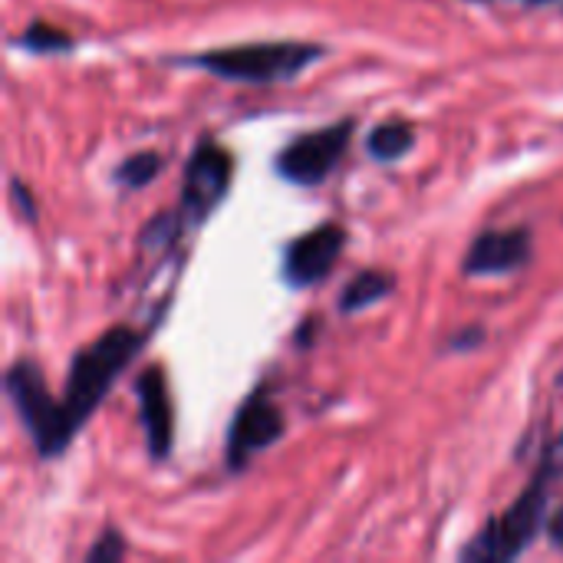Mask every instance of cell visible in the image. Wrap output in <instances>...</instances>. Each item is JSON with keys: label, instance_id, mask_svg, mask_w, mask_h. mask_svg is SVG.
I'll return each mask as SVG.
<instances>
[{"label": "cell", "instance_id": "6da1fadb", "mask_svg": "<svg viewBox=\"0 0 563 563\" xmlns=\"http://www.w3.org/2000/svg\"><path fill=\"white\" fill-rule=\"evenodd\" d=\"M155 330H158V320L148 327L115 323V327L102 330L92 343H86L73 353L59 399H63V409H66L76 435L96 416V409L112 393V386L122 379V373L132 366V360L148 346Z\"/></svg>", "mask_w": 563, "mask_h": 563}, {"label": "cell", "instance_id": "7a4b0ae2", "mask_svg": "<svg viewBox=\"0 0 563 563\" xmlns=\"http://www.w3.org/2000/svg\"><path fill=\"white\" fill-rule=\"evenodd\" d=\"M327 53L330 49L313 40H257V43H231V46L168 56V63L185 69H201L221 82L264 89V86L297 82Z\"/></svg>", "mask_w": 563, "mask_h": 563}, {"label": "cell", "instance_id": "3957f363", "mask_svg": "<svg viewBox=\"0 0 563 563\" xmlns=\"http://www.w3.org/2000/svg\"><path fill=\"white\" fill-rule=\"evenodd\" d=\"M551 485L554 478L544 475L541 468H534L531 485H525V492L501 511L495 515L462 551L459 561L475 563H508L518 561L541 534V528H548V511H551Z\"/></svg>", "mask_w": 563, "mask_h": 563}, {"label": "cell", "instance_id": "277c9868", "mask_svg": "<svg viewBox=\"0 0 563 563\" xmlns=\"http://www.w3.org/2000/svg\"><path fill=\"white\" fill-rule=\"evenodd\" d=\"M3 393H7L23 432L30 435V442H33V449H36V455L43 462L59 459L73 445L76 432L69 426L63 399H53V393L46 389L43 369L33 360L20 356V360H13L7 366Z\"/></svg>", "mask_w": 563, "mask_h": 563}, {"label": "cell", "instance_id": "5b68a950", "mask_svg": "<svg viewBox=\"0 0 563 563\" xmlns=\"http://www.w3.org/2000/svg\"><path fill=\"white\" fill-rule=\"evenodd\" d=\"M353 132H356V119L346 115V119H336L330 125L294 135L274 155V175L287 185H297V188L323 185L336 172V165L343 162V155L353 142Z\"/></svg>", "mask_w": 563, "mask_h": 563}, {"label": "cell", "instance_id": "8992f818", "mask_svg": "<svg viewBox=\"0 0 563 563\" xmlns=\"http://www.w3.org/2000/svg\"><path fill=\"white\" fill-rule=\"evenodd\" d=\"M234 181V155L211 135L198 139L185 162L178 218L185 231H198L228 198Z\"/></svg>", "mask_w": 563, "mask_h": 563}, {"label": "cell", "instance_id": "52a82bcc", "mask_svg": "<svg viewBox=\"0 0 563 563\" xmlns=\"http://www.w3.org/2000/svg\"><path fill=\"white\" fill-rule=\"evenodd\" d=\"M284 435H287V416L261 386L238 406L228 426V442H224L228 472H244L261 452L274 449Z\"/></svg>", "mask_w": 563, "mask_h": 563}, {"label": "cell", "instance_id": "ba28073f", "mask_svg": "<svg viewBox=\"0 0 563 563\" xmlns=\"http://www.w3.org/2000/svg\"><path fill=\"white\" fill-rule=\"evenodd\" d=\"M346 241H350V231L336 221H323L313 231L294 238L290 244H284L280 280L290 290H307V287L327 280L330 271L336 267V261L343 257Z\"/></svg>", "mask_w": 563, "mask_h": 563}, {"label": "cell", "instance_id": "9c48e42d", "mask_svg": "<svg viewBox=\"0 0 563 563\" xmlns=\"http://www.w3.org/2000/svg\"><path fill=\"white\" fill-rule=\"evenodd\" d=\"M534 257V231L518 224V228H485L482 234L472 238L465 257H462V274L465 277H505L518 274L531 264Z\"/></svg>", "mask_w": 563, "mask_h": 563}, {"label": "cell", "instance_id": "30bf717a", "mask_svg": "<svg viewBox=\"0 0 563 563\" xmlns=\"http://www.w3.org/2000/svg\"><path fill=\"white\" fill-rule=\"evenodd\" d=\"M139 402V426L145 432V449L152 462H168L175 449V406L168 376L162 366H145L132 383Z\"/></svg>", "mask_w": 563, "mask_h": 563}, {"label": "cell", "instance_id": "8fae6325", "mask_svg": "<svg viewBox=\"0 0 563 563\" xmlns=\"http://www.w3.org/2000/svg\"><path fill=\"white\" fill-rule=\"evenodd\" d=\"M416 125L409 119H383L369 129L366 135V155L379 165H399L402 158H409L416 152Z\"/></svg>", "mask_w": 563, "mask_h": 563}, {"label": "cell", "instance_id": "7c38bea8", "mask_svg": "<svg viewBox=\"0 0 563 563\" xmlns=\"http://www.w3.org/2000/svg\"><path fill=\"white\" fill-rule=\"evenodd\" d=\"M393 290H396V277L393 274H386V271H356L343 284V290L336 297V310L343 317H356V313L383 303Z\"/></svg>", "mask_w": 563, "mask_h": 563}, {"label": "cell", "instance_id": "4fadbf2b", "mask_svg": "<svg viewBox=\"0 0 563 563\" xmlns=\"http://www.w3.org/2000/svg\"><path fill=\"white\" fill-rule=\"evenodd\" d=\"M10 46L23 49L30 56H69V53H76V40L46 20H30L26 30L10 40Z\"/></svg>", "mask_w": 563, "mask_h": 563}, {"label": "cell", "instance_id": "5bb4252c", "mask_svg": "<svg viewBox=\"0 0 563 563\" xmlns=\"http://www.w3.org/2000/svg\"><path fill=\"white\" fill-rule=\"evenodd\" d=\"M162 165L165 158L155 152V148H139L132 155H125L115 168H112V185L122 188V191H142L148 188L158 175H162Z\"/></svg>", "mask_w": 563, "mask_h": 563}, {"label": "cell", "instance_id": "9a60e30c", "mask_svg": "<svg viewBox=\"0 0 563 563\" xmlns=\"http://www.w3.org/2000/svg\"><path fill=\"white\" fill-rule=\"evenodd\" d=\"M185 228H181V218H178V208H172V211H162V214H155L145 228H142V234H139V244L145 247V251H158V247H168V244H175V238L181 234Z\"/></svg>", "mask_w": 563, "mask_h": 563}, {"label": "cell", "instance_id": "2e32d148", "mask_svg": "<svg viewBox=\"0 0 563 563\" xmlns=\"http://www.w3.org/2000/svg\"><path fill=\"white\" fill-rule=\"evenodd\" d=\"M86 563H115L125 558V541H122V534L115 531V528H106L96 541H92V548L82 554Z\"/></svg>", "mask_w": 563, "mask_h": 563}, {"label": "cell", "instance_id": "e0dca14e", "mask_svg": "<svg viewBox=\"0 0 563 563\" xmlns=\"http://www.w3.org/2000/svg\"><path fill=\"white\" fill-rule=\"evenodd\" d=\"M10 198H13V205L20 208V218L26 221V224H36V201H33V191L16 178V175H10Z\"/></svg>", "mask_w": 563, "mask_h": 563}, {"label": "cell", "instance_id": "ac0fdd59", "mask_svg": "<svg viewBox=\"0 0 563 563\" xmlns=\"http://www.w3.org/2000/svg\"><path fill=\"white\" fill-rule=\"evenodd\" d=\"M538 468H541L544 475H551L554 482H561L563 478V432L558 435V439H551V442H548V449H544V455H541Z\"/></svg>", "mask_w": 563, "mask_h": 563}, {"label": "cell", "instance_id": "d6986e66", "mask_svg": "<svg viewBox=\"0 0 563 563\" xmlns=\"http://www.w3.org/2000/svg\"><path fill=\"white\" fill-rule=\"evenodd\" d=\"M482 343H485V327H465L462 333L449 336V350L452 353H472Z\"/></svg>", "mask_w": 563, "mask_h": 563}, {"label": "cell", "instance_id": "ffe728a7", "mask_svg": "<svg viewBox=\"0 0 563 563\" xmlns=\"http://www.w3.org/2000/svg\"><path fill=\"white\" fill-rule=\"evenodd\" d=\"M544 531H548V541H551V548H558V551L563 554V505H558V508H554V515L548 518V528H544Z\"/></svg>", "mask_w": 563, "mask_h": 563}, {"label": "cell", "instance_id": "44dd1931", "mask_svg": "<svg viewBox=\"0 0 563 563\" xmlns=\"http://www.w3.org/2000/svg\"><path fill=\"white\" fill-rule=\"evenodd\" d=\"M518 3H528V7H548V3H558V0H518Z\"/></svg>", "mask_w": 563, "mask_h": 563}, {"label": "cell", "instance_id": "7402d4cb", "mask_svg": "<svg viewBox=\"0 0 563 563\" xmlns=\"http://www.w3.org/2000/svg\"><path fill=\"white\" fill-rule=\"evenodd\" d=\"M558 389H563V369H561V376H558Z\"/></svg>", "mask_w": 563, "mask_h": 563}]
</instances>
